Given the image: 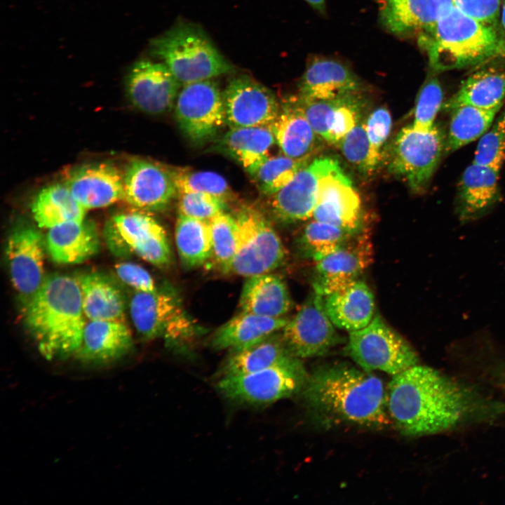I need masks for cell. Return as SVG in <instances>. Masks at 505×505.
I'll return each instance as SVG.
<instances>
[{"label": "cell", "instance_id": "obj_22", "mask_svg": "<svg viewBox=\"0 0 505 505\" xmlns=\"http://www.w3.org/2000/svg\"><path fill=\"white\" fill-rule=\"evenodd\" d=\"M65 184L86 210L103 208L123 199V175L111 163L88 164L73 169Z\"/></svg>", "mask_w": 505, "mask_h": 505}, {"label": "cell", "instance_id": "obj_16", "mask_svg": "<svg viewBox=\"0 0 505 505\" xmlns=\"http://www.w3.org/2000/svg\"><path fill=\"white\" fill-rule=\"evenodd\" d=\"M361 201L339 163L323 175L319 183L314 220L349 230L362 229Z\"/></svg>", "mask_w": 505, "mask_h": 505}, {"label": "cell", "instance_id": "obj_9", "mask_svg": "<svg viewBox=\"0 0 505 505\" xmlns=\"http://www.w3.org/2000/svg\"><path fill=\"white\" fill-rule=\"evenodd\" d=\"M346 349L367 372L379 370L394 376L419 363L412 345L378 314L365 328L349 332Z\"/></svg>", "mask_w": 505, "mask_h": 505}, {"label": "cell", "instance_id": "obj_11", "mask_svg": "<svg viewBox=\"0 0 505 505\" xmlns=\"http://www.w3.org/2000/svg\"><path fill=\"white\" fill-rule=\"evenodd\" d=\"M174 107L181 130L196 143L213 138L226 123L222 92L213 79L182 86Z\"/></svg>", "mask_w": 505, "mask_h": 505}, {"label": "cell", "instance_id": "obj_21", "mask_svg": "<svg viewBox=\"0 0 505 505\" xmlns=\"http://www.w3.org/2000/svg\"><path fill=\"white\" fill-rule=\"evenodd\" d=\"M297 100L314 131L330 144L337 145L363 118L365 102L359 93L330 100Z\"/></svg>", "mask_w": 505, "mask_h": 505}, {"label": "cell", "instance_id": "obj_38", "mask_svg": "<svg viewBox=\"0 0 505 505\" xmlns=\"http://www.w3.org/2000/svg\"><path fill=\"white\" fill-rule=\"evenodd\" d=\"M501 107L483 109L460 105L450 110L451 116L445 137V152H454L480 138L492 126Z\"/></svg>", "mask_w": 505, "mask_h": 505}, {"label": "cell", "instance_id": "obj_20", "mask_svg": "<svg viewBox=\"0 0 505 505\" xmlns=\"http://www.w3.org/2000/svg\"><path fill=\"white\" fill-rule=\"evenodd\" d=\"M130 252L159 267H168L172 252L165 229L151 215L132 211L114 215L107 222Z\"/></svg>", "mask_w": 505, "mask_h": 505}, {"label": "cell", "instance_id": "obj_40", "mask_svg": "<svg viewBox=\"0 0 505 505\" xmlns=\"http://www.w3.org/2000/svg\"><path fill=\"white\" fill-rule=\"evenodd\" d=\"M311 159H295L283 154L269 156L250 176L262 194L271 196L286 186Z\"/></svg>", "mask_w": 505, "mask_h": 505}, {"label": "cell", "instance_id": "obj_35", "mask_svg": "<svg viewBox=\"0 0 505 505\" xmlns=\"http://www.w3.org/2000/svg\"><path fill=\"white\" fill-rule=\"evenodd\" d=\"M86 210L65 184H55L43 188L32 204L36 222L39 227L46 229L67 222L83 221Z\"/></svg>", "mask_w": 505, "mask_h": 505}, {"label": "cell", "instance_id": "obj_48", "mask_svg": "<svg viewBox=\"0 0 505 505\" xmlns=\"http://www.w3.org/2000/svg\"><path fill=\"white\" fill-rule=\"evenodd\" d=\"M453 6L464 14L495 26L501 9L500 0H452Z\"/></svg>", "mask_w": 505, "mask_h": 505}, {"label": "cell", "instance_id": "obj_36", "mask_svg": "<svg viewBox=\"0 0 505 505\" xmlns=\"http://www.w3.org/2000/svg\"><path fill=\"white\" fill-rule=\"evenodd\" d=\"M504 100L505 73L483 70L469 76L443 107L447 111L460 105L493 109Z\"/></svg>", "mask_w": 505, "mask_h": 505}, {"label": "cell", "instance_id": "obj_46", "mask_svg": "<svg viewBox=\"0 0 505 505\" xmlns=\"http://www.w3.org/2000/svg\"><path fill=\"white\" fill-rule=\"evenodd\" d=\"M179 194V214L194 219L209 221L224 212L227 201L211 194L189 192Z\"/></svg>", "mask_w": 505, "mask_h": 505}, {"label": "cell", "instance_id": "obj_28", "mask_svg": "<svg viewBox=\"0 0 505 505\" xmlns=\"http://www.w3.org/2000/svg\"><path fill=\"white\" fill-rule=\"evenodd\" d=\"M323 297L325 311L334 325L352 332L367 326L375 316V297L368 285L356 281Z\"/></svg>", "mask_w": 505, "mask_h": 505}, {"label": "cell", "instance_id": "obj_1", "mask_svg": "<svg viewBox=\"0 0 505 505\" xmlns=\"http://www.w3.org/2000/svg\"><path fill=\"white\" fill-rule=\"evenodd\" d=\"M386 399L393 425L410 437L444 432L495 410L471 387L419 364L392 376Z\"/></svg>", "mask_w": 505, "mask_h": 505}, {"label": "cell", "instance_id": "obj_6", "mask_svg": "<svg viewBox=\"0 0 505 505\" xmlns=\"http://www.w3.org/2000/svg\"><path fill=\"white\" fill-rule=\"evenodd\" d=\"M129 306L137 332L146 340L163 337L168 346L184 349L200 332L180 297L168 286L135 291Z\"/></svg>", "mask_w": 505, "mask_h": 505}, {"label": "cell", "instance_id": "obj_32", "mask_svg": "<svg viewBox=\"0 0 505 505\" xmlns=\"http://www.w3.org/2000/svg\"><path fill=\"white\" fill-rule=\"evenodd\" d=\"M289 319L241 311L220 326L211 339L212 347L229 351L250 346L282 330Z\"/></svg>", "mask_w": 505, "mask_h": 505}, {"label": "cell", "instance_id": "obj_50", "mask_svg": "<svg viewBox=\"0 0 505 505\" xmlns=\"http://www.w3.org/2000/svg\"><path fill=\"white\" fill-rule=\"evenodd\" d=\"M311 6L320 13H324L325 0H305Z\"/></svg>", "mask_w": 505, "mask_h": 505}, {"label": "cell", "instance_id": "obj_49", "mask_svg": "<svg viewBox=\"0 0 505 505\" xmlns=\"http://www.w3.org/2000/svg\"><path fill=\"white\" fill-rule=\"evenodd\" d=\"M116 275L135 291L152 292L157 287L150 274L142 267L132 262H121L115 266Z\"/></svg>", "mask_w": 505, "mask_h": 505}, {"label": "cell", "instance_id": "obj_44", "mask_svg": "<svg viewBox=\"0 0 505 505\" xmlns=\"http://www.w3.org/2000/svg\"><path fill=\"white\" fill-rule=\"evenodd\" d=\"M443 107V92L436 78L426 80L417 95L414 111L412 126L421 131L431 130L436 124L435 119Z\"/></svg>", "mask_w": 505, "mask_h": 505}, {"label": "cell", "instance_id": "obj_24", "mask_svg": "<svg viewBox=\"0 0 505 505\" xmlns=\"http://www.w3.org/2000/svg\"><path fill=\"white\" fill-rule=\"evenodd\" d=\"M132 346L131 332L124 322L89 320L73 358L85 363L103 365L122 358Z\"/></svg>", "mask_w": 505, "mask_h": 505}, {"label": "cell", "instance_id": "obj_13", "mask_svg": "<svg viewBox=\"0 0 505 505\" xmlns=\"http://www.w3.org/2000/svg\"><path fill=\"white\" fill-rule=\"evenodd\" d=\"M373 260V246L368 231L361 229L335 251L316 262L312 286L322 297L358 280Z\"/></svg>", "mask_w": 505, "mask_h": 505}, {"label": "cell", "instance_id": "obj_8", "mask_svg": "<svg viewBox=\"0 0 505 505\" xmlns=\"http://www.w3.org/2000/svg\"><path fill=\"white\" fill-rule=\"evenodd\" d=\"M234 217L238 234L231 273L247 278L271 273L281 267L286 250L264 214L255 208L245 206Z\"/></svg>", "mask_w": 505, "mask_h": 505}, {"label": "cell", "instance_id": "obj_29", "mask_svg": "<svg viewBox=\"0 0 505 505\" xmlns=\"http://www.w3.org/2000/svg\"><path fill=\"white\" fill-rule=\"evenodd\" d=\"M452 6V0H383L380 18L390 32L404 35L429 29Z\"/></svg>", "mask_w": 505, "mask_h": 505}, {"label": "cell", "instance_id": "obj_37", "mask_svg": "<svg viewBox=\"0 0 505 505\" xmlns=\"http://www.w3.org/2000/svg\"><path fill=\"white\" fill-rule=\"evenodd\" d=\"M175 238L180 261L185 268L201 267L211 259L212 243L208 221L179 214Z\"/></svg>", "mask_w": 505, "mask_h": 505}, {"label": "cell", "instance_id": "obj_41", "mask_svg": "<svg viewBox=\"0 0 505 505\" xmlns=\"http://www.w3.org/2000/svg\"><path fill=\"white\" fill-rule=\"evenodd\" d=\"M210 230L211 259L219 269L231 273L237 247V224L234 215L221 213L208 221Z\"/></svg>", "mask_w": 505, "mask_h": 505}, {"label": "cell", "instance_id": "obj_23", "mask_svg": "<svg viewBox=\"0 0 505 505\" xmlns=\"http://www.w3.org/2000/svg\"><path fill=\"white\" fill-rule=\"evenodd\" d=\"M499 173L473 162L464 170L455 199V213L462 223L483 217L499 201Z\"/></svg>", "mask_w": 505, "mask_h": 505}, {"label": "cell", "instance_id": "obj_4", "mask_svg": "<svg viewBox=\"0 0 505 505\" xmlns=\"http://www.w3.org/2000/svg\"><path fill=\"white\" fill-rule=\"evenodd\" d=\"M420 41L430 65L438 71L476 65L505 52L504 41L494 26L464 14L454 6L422 32Z\"/></svg>", "mask_w": 505, "mask_h": 505}, {"label": "cell", "instance_id": "obj_7", "mask_svg": "<svg viewBox=\"0 0 505 505\" xmlns=\"http://www.w3.org/2000/svg\"><path fill=\"white\" fill-rule=\"evenodd\" d=\"M308 377L300 358L294 356L260 371L220 377L216 387L235 403L264 405L301 393Z\"/></svg>", "mask_w": 505, "mask_h": 505}, {"label": "cell", "instance_id": "obj_47", "mask_svg": "<svg viewBox=\"0 0 505 505\" xmlns=\"http://www.w3.org/2000/svg\"><path fill=\"white\" fill-rule=\"evenodd\" d=\"M365 119L363 117L337 144L346 160L365 173L370 151Z\"/></svg>", "mask_w": 505, "mask_h": 505}, {"label": "cell", "instance_id": "obj_45", "mask_svg": "<svg viewBox=\"0 0 505 505\" xmlns=\"http://www.w3.org/2000/svg\"><path fill=\"white\" fill-rule=\"evenodd\" d=\"M365 127L370 144L365 173L370 174L382 161V149L391 130L389 111L384 107L373 110L365 119Z\"/></svg>", "mask_w": 505, "mask_h": 505}, {"label": "cell", "instance_id": "obj_19", "mask_svg": "<svg viewBox=\"0 0 505 505\" xmlns=\"http://www.w3.org/2000/svg\"><path fill=\"white\" fill-rule=\"evenodd\" d=\"M123 180V199L144 211L164 210L177 192L169 168L145 159L130 161Z\"/></svg>", "mask_w": 505, "mask_h": 505}, {"label": "cell", "instance_id": "obj_10", "mask_svg": "<svg viewBox=\"0 0 505 505\" xmlns=\"http://www.w3.org/2000/svg\"><path fill=\"white\" fill-rule=\"evenodd\" d=\"M389 152V171L403 179L415 192H422L445 152V136L436 125L421 131L410 124L398 132Z\"/></svg>", "mask_w": 505, "mask_h": 505}, {"label": "cell", "instance_id": "obj_12", "mask_svg": "<svg viewBox=\"0 0 505 505\" xmlns=\"http://www.w3.org/2000/svg\"><path fill=\"white\" fill-rule=\"evenodd\" d=\"M328 317L323 297L314 292L281 331L289 351L299 358L321 356L340 341Z\"/></svg>", "mask_w": 505, "mask_h": 505}, {"label": "cell", "instance_id": "obj_42", "mask_svg": "<svg viewBox=\"0 0 505 505\" xmlns=\"http://www.w3.org/2000/svg\"><path fill=\"white\" fill-rule=\"evenodd\" d=\"M178 194L205 192L224 201L232 198V191L226 180L210 171L193 170L185 168H169Z\"/></svg>", "mask_w": 505, "mask_h": 505}, {"label": "cell", "instance_id": "obj_43", "mask_svg": "<svg viewBox=\"0 0 505 505\" xmlns=\"http://www.w3.org/2000/svg\"><path fill=\"white\" fill-rule=\"evenodd\" d=\"M473 162L500 172L505 163V108L479 138Z\"/></svg>", "mask_w": 505, "mask_h": 505}, {"label": "cell", "instance_id": "obj_31", "mask_svg": "<svg viewBox=\"0 0 505 505\" xmlns=\"http://www.w3.org/2000/svg\"><path fill=\"white\" fill-rule=\"evenodd\" d=\"M239 307L241 311L267 317H283L290 310L292 300L284 281L271 272L246 278Z\"/></svg>", "mask_w": 505, "mask_h": 505}, {"label": "cell", "instance_id": "obj_30", "mask_svg": "<svg viewBox=\"0 0 505 505\" xmlns=\"http://www.w3.org/2000/svg\"><path fill=\"white\" fill-rule=\"evenodd\" d=\"M276 144L270 126L229 128L219 140L213 150L240 163L252 175L269 157Z\"/></svg>", "mask_w": 505, "mask_h": 505}, {"label": "cell", "instance_id": "obj_39", "mask_svg": "<svg viewBox=\"0 0 505 505\" xmlns=\"http://www.w3.org/2000/svg\"><path fill=\"white\" fill-rule=\"evenodd\" d=\"M361 229L349 230L314 220L305 225L298 236L297 248L304 257L316 262L335 251Z\"/></svg>", "mask_w": 505, "mask_h": 505}, {"label": "cell", "instance_id": "obj_33", "mask_svg": "<svg viewBox=\"0 0 505 505\" xmlns=\"http://www.w3.org/2000/svg\"><path fill=\"white\" fill-rule=\"evenodd\" d=\"M85 316L92 321L124 322L126 301L120 288L100 273H84L76 278Z\"/></svg>", "mask_w": 505, "mask_h": 505}, {"label": "cell", "instance_id": "obj_25", "mask_svg": "<svg viewBox=\"0 0 505 505\" xmlns=\"http://www.w3.org/2000/svg\"><path fill=\"white\" fill-rule=\"evenodd\" d=\"M357 76L343 63L328 58H316L307 67L299 85L298 97L304 100H330L359 93Z\"/></svg>", "mask_w": 505, "mask_h": 505}, {"label": "cell", "instance_id": "obj_18", "mask_svg": "<svg viewBox=\"0 0 505 505\" xmlns=\"http://www.w3.org/2000/svg\"><path fill=\"white\" fill-rule=\"evenodd\" d=\"M336 161L328 157L311 161L286 186L269 196L272 215L283 223L311 217L317 203L320 180Z\"/></svg>", "mask_w": 505, "mask_h": 505}, {"label": "cell", "instance_id": "obj_26", "mask_svg": "<svg viewBox=\"0 0 505 505\" xmlns=\"http://www.w3.org/2000/svg\"><path fill=\"white\" fill-rule=\"evenodd\" d=\"M46 246L52 260L74 264L86 261L100 248L95 224L90 221H71L50 228Z\"/></svg>", "mask_w": 505, "mask_h": 505}, {"label": "cell", "instance_id": "obj_14", "mask_svg": "<svg viewBox=\"0 0 505 505\" xmlns=\"http://www.w3.org/2000/svg\"><path fill=\"white\" fill-rule=\"evenodd\" d=\"M222 96L229 128L270 126L281 109L270 89L245 75L230 79Z\"/></svg>", "mask_w": 505, "mask_h": 505}, {"label": "cell", "instance_id": "obj_27", "mask_svg": "<svg viewBox=\"0 0 505 505\" xmlns=\"http://www.w3.org/2000/svg\"><path fill=\"white\" fill-rule=\"evenodd\" d=\"M270 128L281 153L291 158H311L322 140L307 119L296 97L281 105Z\"/></svg>", "mask_w": 505, "mask_h": 505}, {"label": "cell", "instance_id": "obj_51", "mask_svg": "<svg viewBox=\"0 0 505 505\" xmlns=\"http://www.w3.org/2000/svg\"><path fill=\"white\" fill-rule=\"evenodd\" d=\"M499 19L500 20V25L505 37V1L502 6H501Z\"/></svg>", "mask_w": 505, "mask_h": 505}, {"label": "cell", "instance_id": "obj_15", "mask_svg": "<svg viewBox=\"0 0 505 505\" xmlns=\"http://www.w3.org/2000/svg\"><path fill=\"white\" fill-rule=\"evenodd\" d=\"M180 83L163 62L142 60L133 64L126 79V90L130 102L150 114L170 111L175 102Z\"/></svg>", "mask_w": 505, "mask_h": 505}, {"label": "cell", "instance_id": "obj_34", "mask_svg": "<svg viewBox=\"0 0 505 505\" xmlns=\"http://www.w3.org/2000/svg\"><path fill=\"white\" fill-rule=\"evenodd\" d=\"M294 357L275 333L243 349L229 351L220 370V377L252 373Z\"/></svg>", "mask_w": 505, "mask_h": 505}, {"label": "cell", "instance_id": "obj_2", "mask_svg": "<svg viewBox=\"0 0 505 505\" xmlns=\"http://www.w3.org/2000/svg\"><path fill=\"white\" fill-rule=\"evenodd\" d=\"M301 393L325 424L375 430L393 425L383 381L361 368L344 363L321 366L309 374Z\"/></svg>", "mask_w": 505, "mask_h": 505}, {"label": "cell", "instance_id": "obj_17", "mask_svg": "<svg viewBox=\"0 0 505 505\" xmlns=\"http://www.w3.org/2000/svg\"><path fill=\"white\" fill-rule=\"evenodd\" d=\"M44 240L39 231L31 227L14 230L6 244V258L11 282L27 302L44 281Z\"/></svg>", "mask_w": 505, "mask_h": 505}, {"label": "cell", "instance_id": "obj_3", "mask_svg": "<svg viewBox=\"0 0 505 505\" xmlns=\"http://www.w3.org/2000/svg\"><path fill=\"white\" fill-rule=\"evenodd\" d=\"M84 316L79 283L65 274L46 276L25 303V325L48 360L74 357L86 323Z\"/></svg>", "mask_w": 505, "mask_h": 505}, {"label": "cell", "instance_id": "obj_5", "mask_svg": "<svg viewBox=\"0 0 505 505\" xmlns=\"http://www.w3.org/2000/svg\"><path fill=\"white\" fill-rule=\"evenodd\" d=\"M150 51L170 69L182 86L233 69L203 31L190 23L177 24L152 40Z\"/></svg>", "mask_w": 505, "mask_h": 505}]
</instances>
